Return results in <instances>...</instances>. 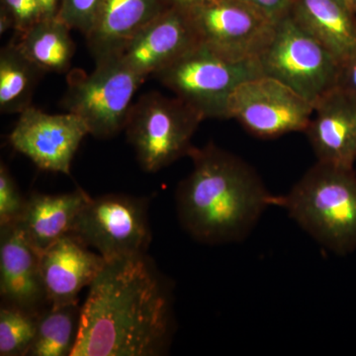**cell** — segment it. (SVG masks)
I'll list each match as a JSON object with an SVG mask.
<instances>
[{
  "mask_svg": "<svg viewBox=\"0 0 356 356\" xmlns=\"http://www.w3.org/2000/svg\"><path fill=\"white\" fill-rule=\"evenodd\" d=\"M170 7L168 0H105L86 38L95 63L121 57L129 42Z\"/></svg>",
  "mask_w": 356,
  "mask_h": 356,
  "instance_id": "cell-16",
  "label": "cell"
},
{
  "mask_svg": "<svg viewBox=\"0 0 356 356\" xmlns=\"http://www.w3.org/2000/svg\"><path fill=\"white\" fill-rule=\"evenodd\" d=\"M83 189L69 193L48 195L33 193L26 199L18 226L39 252L72 233L76 218L88 202Z\"/></svg>",
  "mask_w": 356,
  "mask_h": 356,
  "instance_id": "cell-18",
  "label": "cell"
},
{
  "mask_svg": "<svg viewBox=\"0 0 356 356\" xmlns=\"http://www.w3.org/2000/svg\"><path fill=\"white\" fill-rule=\"evenodd\" d=\"M105 0H60L57 17L88 37L95 29Z\"/></svg>",
  "mask_w": 356,
  "mask_h": 356,
  "instance_id": "cell-24",
  "label": "cell"
},
{
  "mask_svg": "<svg viewBox=\"0 0 356 356\" xmlns=\"http://www.w3.org/2000/svg\"><path fill=\"white\" fill-rule=\"evenodd\" d=\"M191 172L177 191L178 220L199 243L242 242L275 203L257 170L213 143L189 154Z\"/></svg>",
  "mask_w": 356,
  "mask_h": 356,
  "instance_id": "cell-2",
  "label": "cell"
},
{
  "mask_svg": "<svg viewBox=\"0 0 356 356\" xmlns=\"http://www.w3.org/2000/svg\"><path fill=\"white\" fill-rule=\"evenodd\" d=\"M198 44L186 10L172 6L129 42L121 58L146 79L175 64Z\"/></svg>",
  "mask_w": 356,
  "mask_h": 356,
  "instance_id": "cell-12",
  "label": "cell"
},
{
  "mask_svg": "<svg viewBox=\"0 0 356 356\" xmlns=\"http://www.w3.org/2000/svg\"><path fill=\"white\" fill-rule=\"evenodd\" d=\"M26 199L21 195L15 180L3 163H0V228L19 222Z\"/></svg>",
  "mask_w": 356,
  "mask_h": 356,
  "instance_id": "cell-25",
  "label": "cell"
},
{
  "mask_svg": "<svg viewBox=\"0 0 356 356\" xmlns=\"http://www.w3.org/2000/svg\"><path fill=\"white\" fill-rule=\"evenodd\" d=\"M70 234L106 261L145 254L152 240L147 200L124 194L90 197Z\"/></svg>",
  "mask_w": 356,
  "mask_h": 356,
  "instance_id": "cell-8",
  "label": "cell"
},
{
  "mask_svg": "<svg viewBox=\"0 0 356 356\" xmlns=\"http://www.w3.org/2000/svg\"><path fill=\"white\" fill-rule=\"evenodd\" d=\"M207 1H209V0H168L170 6L177 7V8L184 9V10L200 6V4L205 3Z\"/></svg>",
  "mask_w": 356,
  "mask_h": 356,
  "instance_id": "cell-28",
  "label": "cell"
},
{
  "mask_svg": "<svg viewBox=\"0 0 356 356\" xmlns=\"http://www.w3.org/2000/svg\"><path fill=\"white\" fill-rule=\"evenodd\" d=\"M203 120L177 96L152 91L134 102L125 131L140 168L156 172L189 156L192 138Z\"/></svg>",
  "mask_w": 356,
  "mask_h": 356,
  "instance_id": "cell-5",
  "label": "cell"
},
{
  "mask_svg": "<svg viewBox=\"0 0 356 356\" xmlns=\"http://www.w3.org/2000/svg\"><path fill=\"white\" fill-rule=\"evenodd\" d=\"M186 13L199 44L232 62L259 60L275 29V21L242 0H209Z\"/></svg>",
  "mask_w": 356,
  "mask_h": 356,
  "instance_id": "cell-9",
  "label": "cell"
},
{
  "mask_svg": "<svg viewBox=\"0 0 356 356\" xmlns=\"http://www.w3.org/2000/svg\"><path fill=\"white\" fill-rule=\"evenodd\" d=\"M39 252L17 224L0 228L2 304L39 315L49 305Z\"/></svg>",
  "mask_w": 356,
  "mask_h": 356,
  "instance_id": "cell-13",
  "label": "cell"
},
{
  "mask_svg": "<svg viewBox=\"0 0 356 356\" xmlns=\"http://www.w3.org/2000/svg\"><path fill=\"white\" fill-rule=\"evenodd\" d=\"M337 88L356 96V51L341 65Z\"/></svg>",
  "mask_w": 356,
  "mask_h": 356,
  "instance_id": "cell-27",
  "label": "cell"
},
{
  "mask_svg": "<svg viewBox=\"0 0 356 356\" xmlns=\"http://www.w3.org/2000/svg\"><path fill=\"white\" fill-rule=\"evenodd\" d=\"M19 115L9 135L13 149L40 170L70 175L72 159L89 135L83 119L69 112L48 114L33 105Z\"/></svg>",
  "mask_w": 356,
  "mask_h": 356,
  "instance_id": "cell-11",
  "label": "cell"
},
{
  "mask_svg": "<svg viewBox=\"0 0 356 356\" xmlns=\"http://www.w3.org/2000/svg\"><path fill=\"white\" fill-rule=\"evenodd\" d=\"M144 81L121 57L95 63L91 72H69L60 106L81 117L89 135L111 139L125 130L134 96Z\"/></svg>",
  "mask_w": 356,
  "mask_h": 356,
  "instance_id": "cell-4",
  "label": "cell"
},
{
  "mask_svg": "<svg viewBox=\"0 0 356 356\" xmlns=\"http://www.w3.org/2000/svg\"><path fill=\"white\" fill-rule=\"evenodd\" d=\"M81 311L79 302L44 309L39 314L28 356H70L76 341Z\"/></svg>",
  "mask_w": 356,
  "mask_h": 356,
  "instance_id": "cell-21",
  "label": "cell"
},
{
  "mask_svg": "<svg viewBox=\"0 0 356 356\" xmlns=\"http://www.w3.org/2000/svg\"><path fill=\"white\" fill-rule=\"evenodd\" d=\"M305 133L318 163L353 168L356 161V96L337 88L314 106Z\"/></svg>",
  "mask_w": 356,
  "mask_h": 356,
  "instance_id": "cell-14",
  "label": "cell"
},
{
  "mask_svg": "<svg viewBox=\"0 0 356 356\" xmlns=\"http://www.w3.org/2000/svg\"><path fill=\"white\" fill-rule=\"evenodd\" d=\"M262 74L259 60L232 62L199 44L154 77L205 120L229 119L232 93L243 81Z\"/></svg>",
  "mask_w": 356,
  "mask_h": 356,
  "instance_id": "cell-6",
  "label": "cell"
},
{
  "mask_svg": "<svg viewBox=\"0 0 356 356\" xmlns=\"http://www.w3.org/2000/svg\"><path fill=\"white\" fill-rule=\"evenodd\" d=\"M70 30L58 17H47L20 34L16 44L44 72L65 74L70 72L76 54Z\"/></svg>",
  "mask_w": 356,
  "mask_h": 356,
  "instance_id": "cell-19",
  "label": "cell"
},
{
  "mask_svg": "<svg viewBox=\"0 0 356 356\" xmlns=\"http://www.w3.org/2000/svg\"><path fill=\"white\" fill-rule=\"evenodd\" d=\"M314 106L296 91L273 77L262 76L243 81L229 99V119L261 139L305 132Z\"/></svg>",
  "mask_w": 356,
  "mask_h": 356,
  "instance_id": "cell-10",
  "label": "cell"
},
{
  "mask_svg": "<svg viewBox=\"0 0 356 356\" xmlns=\"http://www.w3.org/2000/svg\"><path fill=\"white\" fill-rule=\"evenodd\" d=\"M37 314L1 304L0 309V355H28L38 325Z\"/></svg>",
  "mask_w": 356,
  "mask_h": 356,
  "instance_id": "cell-22",
  "label": "cell"
},
{
  "mask_svg": "<svg viewBox=\"0 0 356 356\" xmlns=\"http://www.w3.org/2000/svg\"><path fill=\"white\" fill-rule=\"evenodd\" d=\"M42 277L49 305L79 302V294L89 286L106 261L72 234L63 236L40 254Z\"/></svg>",
  "mask_w": 356,
  "mask_h": 356,
  "instance_id": "cell-15",
  "label": "cell"
},
{
  "mask_svg": "<svg viewBox=\"0 0 356 356\" xmlns=\"http://www.w3.org/2000/svg\"><path fill=\"white\" fill-rule=\"evenodd\" d=\"M70 356H158L175 332L170 284L147 254L106 261L88 286Z\"/></svg>",
  "mask_w": 356,
  "mask_h": 356,
  "instance_id": "cell-1",
  "label": "cell"
},
{
  "mask_svg": "<svg viewBox=\"0 0 356 356\" xmlns=\"http://www.w3.org/2000/svg\"><path fill=\"white\" fill-rule=\"evenodd\" d=\"M259 62L264 76L286 84L313 106L337 88L341 72V63L289 13L276 21L273 38Z\"/></svg>",
  "mask_w": 356,
  "mask_h": 356,
  "instance_id": "cell-7",
  "label": "cell"
},
{
  "mask_svg": "<svg viewBox=\"0 0 356 356\" xmlns=\"http://www.w3.org/2000/svg\"><path fill=\"white\" fill-rule=\"evenodd\" d=\"M44 74L16 42L4 46L0 51V112L20 114L32 106L33 96Z\"/></svg>",
  "mask_w": 356,
  "mask_h": 356,
  "instance_id": "cell-20",
  "label": "cell"
},
{
  "mask_svg": "<svg viewBox=\"0 0 356 356\" xmlns=\"http://www.w3.org/2000/svg\"><path fill=\"white\" fill-rule=\"evenodd\" d=\"M348 6H350L351 10L356 14V0H346Z\"/></svg>",
  "mask_w": 356,
  "mask_h": 356,
  "instance_id": "cell-30",
  "label": "cell"
},
{
  "mask_svg": "<svg viewBox=\"0 0 356 356\" xmlns=\"http://www.w3.org/2000/svg\"><path fill=\"white\" fill-rule=\"evenodd\" d=\"M274 206L323 247L339 255L356 250V173L317 163Z\"/></svg>",
  "mask_w": 356,
  "mask_h": 356,
  "instance_id": "cell-3",
  "label": "cell"
},
{
  "mask_svg": "<svg viewBox=\"0 0 356 356\" xmlns=\"http://www.w3.org/2000/svg\"><path fill=\"white\" fill-rule=\"evenodd\" d=\"M242 1L254 7L276 22L289 13L294 0H242Z\"/></svg>",
  "mask_w": 356,
  "mask_h": 356,
  "instance_id": "cell-26",
  "label": "cell"
},
{
  "mask_svg": "<svg viewBox=\"0 0 356 356\" xmlns=\"http://www.w3.org/2000/svg\"><path fill=\"white\" fill-rule=\"evenodd\" d=\"M49 17H57L60 0H39Z\"/></svg>",
  "mask_w": 356,
  "mask_h": 356,
  "instance_id": "cell-29",
  "label": "cell"
},
{
  "mask_svg": "<svg viewBox=\"0 0 356 356\" xmlns=\"http://www.w3.org/2000/svg\"><path fill=\"white\" fill-rule=\"evenodd\" d=\"M289 14L341 65L356 51V14L346 0H294Z\"/></svg>",
  "mask_w": 356,
  "mask_h": 356,
  "instance_id": "cell-17",
  "label": "cell"
},
{
  "mask_svg": "<svg viewBox=\"0 0 356 356\" xmlns=\"http://www.w3.org/2000/svg\"><path fill=\"white\" fill-rule=\"evenodd\" d=\"M49 17L39 0H0V34L14 30L18 35L28 31Z\"/></svg>",
  "mask_w": 356,
  "mask_h": 356,
  "instance_id": "cell-23",
  "label": "cell"
}]
</instances>
